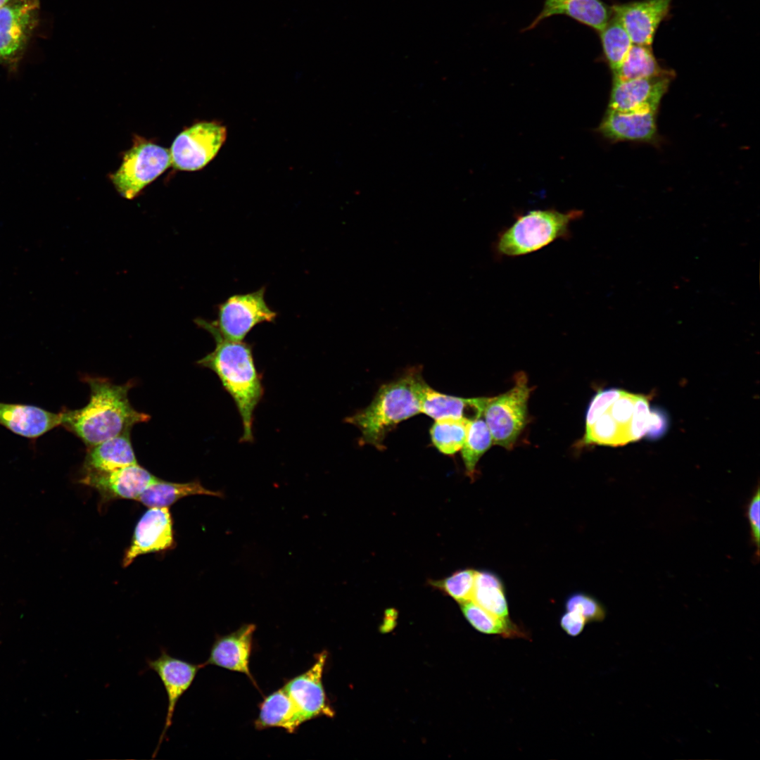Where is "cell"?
Wrapping results in <instances>:
<instances>
[{
	"label": "cell",
	"instance_id": "1",
	"mask_svg": "<svg viewBox=\"0 0 760 760\" xmlns=\"http://www.w3.org/2000/svg\"><path fill=\"white\" fill-rule=\"evenodd\" d=\"M90 388L88 403L82 408L62 411L64 428L78 437L88 448L130 431L151 417L131 405L128 392L132 383L115 384L107 378L87 376Z\"/></svg>",
	"mask_w": 760,
	"mask_h": 760
},
{
	"label": "cell",
	"instance_id": "2",
	"mask_svg": "<svg viewBox=\"0 0 760 760\" xmlns=\"http://www.w3.org/2000/svg\"><path fill=\"white\" fill-rule=\"evenodd\" d=\"M196 324L210 333L216 343L215 349L197 364L217 375L240 414L243 425L241 442L251 443L254 411L264 393L252 346L243 341H234L222 337L205 319H198Z\"/></svg>",
	"mask_w": 760,
	"mask_h": 760
},
{
	"label": "cell",
	"instance_id": "3",
	"mask_svg": "<svg viewBox=\"0 0 760 760\" xmlns=\"http://www.w3.org/2000/svg\"><path fill=\"white\" fill-rule=\"evenodd\" d=\"M424 379L412 369L400 378L383 384L369 405L346 419L361 432L362 443L384 449L388 433L398 424L420 411V391Z\"/></svg>",
	"mask_w": 760,
	"mask_h": 760
},
{
	"label": "cell",
	"instance_id": "4",
	"mask_svg": "<svg viewBox=\"0 0 760 760\" xmlns=\"http://www.w3.org/2000/svg\"><path fill=\"white\" fill-rule=\"evenodd\" d=\"M580 210L560 212L555 209L533 210L518 215L500 232L494 243L498 257H517L538 251L557 239L571 236V224L583 215Z\"/></svg>",
	"mask_w": 760,
	"mask_h": 760
},
{
	"label": "cell",
	"instance_id": "5",
	"mask_svg": "<svg viewBox=\"0 0 760 760\" xmlns=\"http://www.w3.org/2000/svg\"><path fill=\"white\" fill-rule=\"evenodd\" d=\"M531 391L526 375L521 372L515 375L509 390L487 398L483 416L493 444L507 450L513 448L526 423Z\"/></svg>",
	"mask_w": 760,
	"mask_h": 760
},
{
	"label": "cell",
	"instance_id": "6",
	"mask_svg": "<svg viewBox=\"0 0 760 760\" xmlns=\"http://www.w3.org/2000/svg\"><path fill=\"white\" fill-rule=\"evenodd\" d=\"M170 165L169 149L135 136L120 167L110 179L121 196L132 199Z\"/></svg>",
	"mask_w": 760,
	"mask_h": 760
},
{
	"label": "cell",
	"instance_id": "7",
	"mask_svg": "<svg viewBox=\"0 0 760 760\" xmlns=\"http://www.w3.org/2000/svg\"><path fill=\"white\" fill-rule=\"evenodd\" d=\"M265 288L244 294L229 297L217 306V318L208 322L222 337L234 341H242L258 324L272 322L277 312L271 309L265 299Z\"/></svg>",
	"mask_w": 760,
	"mask_h": 760
},
{
	"label": "cell",
	"instance_id": "8",
	"mask_svg": "<svg viewBox=\"0 0 760 760\" xmlns=\"http://www.w3.org/2000/svg\"><path fill=\"white\" fill-rule=\"evenodd\" d=\"M226 138V127L218 122L195 123L172 142L169 149L171 165L179 170H199L215 157Z\"/></svg>",
	"mask_w": 760,
	"mask_h": 760
},
{
	"label": "cell",
	"instance_id": "9",
	"mask_svg": "<svg viewBox=\"0 0 760 760\" xmlns=\"http://www.w3.org/2000/svg\"><path fill=\"white\" fill-rule=\"evenodd\" d=\"M39 0H13L0 8V63L10 64L24 51L38 17Z\"/></svg>",
	"mask_w": 760,
	"mask_h": 760
},
{
	"label": "cell",
	"instance_id": "10",
	"mask_svg": "<svg viewBox=\"0 0 760 760\" xmlns=\"http://www.w3.org/2000/svg\"><path fill=\"white\" fill-rule=\"evenodd\" d=\"M146 662L148 669L156 672L159 676L167 698L165 725L158 746L153 752V757H155L167 730L172 723L173 715L178 701L190 688L198 670L203 667V664H192L172 657L164 648H161L160 654L158 658L148 659Z\"/></svg>",
	"mask_w": 760,
	"mask_h": 760
},
{
	"label": "cell",
	"instance_id": "11",
	"mask_svg": "<svg viewBox=\"0 0 760 760\" xmlns=\"http://www.w3.org/2000/svg\"><path fill=\"white\" fill-rule=\"evenodd\" d=\"M674 72L654 77L613 80L608 108L619 111L659 110L661 101L674 77Z\"/></svg>",
	"mask_w": 760,
	"mask_h": 760
},
{
	"label": "cell",
	"instance_id": "12",
	"mask_svg": "<svg viewBox=\"0 0 760 760\" xmlns=\"http://www.w3.org/2000/svg\"><path fill=\"white\" fill-rule=\"evenodd\" d=\"M159 479L136 464L112 471L83 472L80 482L96 489L106 500H136L146 488Z\"/></svg>",
	"mask_w": 760,
	"mask_h": 760
},
{
	"label": "cell",
	"instance_id": "13",
	"mask_svg": "<svg viewBox=\"0 0 760 760\" xmlns=\"http://www.w3.org/2000/svg\"><path fill=\"white\" fill-rule=\"evenodd\" d=\"M174 544L169 508L150 507L137 524L131 544L124 555L122 566H129L139 555L170 550Z\"/></svg>",
	"mask_w": 760,
	"mask_h": 760
},
{
	"label": "cell",
	"instance_id": "14",
	"mask_svg": "<svg viewBox=\"0 0 760 760\" xmlns=\"http://www.w3.org/2000/svg\"><path fill=\"white\" fill-rule=\"evenodd\" d=\"M658 110L641 109L619 111L607 109L598 132L613 142L658 143L657 125Z\"/></svg>",
	"mask_w": 760,
	"mask_h": 760
},
{
	"label": "cell",
	"instance_id": "15",
	"mask_svg": "<svg viewBox=\"0 0 760 760\" xmlns=\"http://www.w3.org/2000/svg\"><path fill=\"white\" fill-rule=\"evenodd\" d=\"M326 659V652L319 654L310 669L292 678L283 687L304 722L321 716L332 717L334 715L327 702L322 681Z\"/></svg>",
	"mask_w": 760,
	"mask_h": 760
},
{
	"label": "cell",
	"instance_id": "16",
	"mask_svg": "<svg viewBox=\"0 0 760 760\" xmlns=\"http://www.w3.org/2000/svg\"><path fill=\"white\" fill-rule=\"evenodd\" d=\"M673 0H642L612 6L633 44L652 46L656 31L668 15Z\"/></svg>",
	"mask_w": 760,
	"mask_h": 760
},
{
	"label": "cell",
	"instance_id": "17",
	"mask_svg": "<svg viewBox=\"0 0 760 760\" xmlns=\"http://www.w3.org/2000/svg\"><path fill=\"white\" fill-rule=\"evenodd\" d=\"M255 625L243 624L236 631L217 636L213 642L208 660L203 664L215 665L246 674L255 684L249 669L253 635Z\"/></svg>",
	"mask_w": 760,
	"mask_h": 760
},
{
	"label": "cell",
	"instance_id": "18",
	"mask_svg": "<svg viewBox=\"0 0 760 760\" xmlns=\"http://www.w3.org/2000/svg\"><path fill=\"white\" fill-rule=\"evenodd\" d=\"M61 424V412H51L32 405L0 403V424L17 435L36 438Z\"/></svg>",
	"mask_w": 760,
	"mask_h": 760
},
{
	"label": "cell",
	"instance_id": "19",
	"mask_svg": "<svg viewBox=\"0 0 760 760\" xmlns=\"http://www.w3.org/2000/svg\"><path fill=\"white\" fill-rule=\"evenodd\" d=\"M557 15H566L599 32L611 18L612 10L602 0H545L543 9L526 30Z\"/></svg>",
	"mask_w": 760,
	"mask_h": 760
},
{
	"label": "cell",
	"instance_id": "20",
	"mask_svg": "<svg viewBox=\"0 0 760 760\" xmlns=\"http://www.w3.org/2000/svg\"><path fill=\"white\" fill-rule=\"evenodd\" d=\"M486 397L464 398L438 392L426 381L420 391V411L436 420L466 418L470 420L483 414Z\"/></svg>",
	"mask_w": 760,
	"mask_h": 760
},
{
	"label": "cell",
	"instance_id": "21",
	"mask_svg": "<svg viewBox=\"0 0 760 760\" xmlns=\"http://www.w3.org/2000/svg\"><path fill=\"white\" fill-rule=\"evenodd\" d=\"M129 433L125 432L88 448L82 471H112L138 464Z\"/></svg>",
	"mask_w": 760,
	"mask_h": 760
},
{
	"label": "cell",
	"instance_id": "22",
	"mask_svg": "<svg viewBox=\"0 0 760 760\" xmlns=\"http://www.w3.org/2000/svg\"><path fill=\"white\" fill-rule=\"evenodd\" d=\"M195 495L225 498L223 491L208 489L198 479L186 483H172L160 479L146 488L136 500L149 508L168 507L182 498Z\"/></svg>",
	"mask_w": 760,
	"mask_h": 760
},
{
	"label": "cell",
	"instance_id": "23",
	"mask_svg": "<svg viewBox=\"0 0 760 760\" xmlns=\"http://www.w3.org/2000/svg\"><path fill=\"white\" fill-rule=\"evenodd\" d=\"M304 721L284 688L274 692L260 705L255 721L257 729L280 727L293 733Z\"/></svg>",
	"mask_w": 760,
	"mask_h": 760
},
{
	"label": "cell",
	"instance_id": "24",
	"mask_svg": "<svg viewBox=\"0 0 760 760\" xmlns=\"http://www.w3.org/2000/svg\"><path fill=\"white\" fill-rule=\"evenodd\" d=\"M670 70L660 66L652 46L633 44L619 69L613 74V80L654 77Z\"/></svg>",
	"mask_w": 760,
	"mask_h": 760
},
{
	"label": "cell",
	"instance_id": "25",
	"mask_svg": "<svg viewBox=\"0 0 760 760\" xmlns=\"http://www.w3.org/2000/svg\"><path fill=\"white\" fill-rule=\"evenodd\" d=\"M471 601L490 613L507 618L508 607L500 578L489 571H476Z\"/></svg>",
	"mask_w": 760,
	"mask_h": 760
},
{
	"label": "cell",
	"instance_id": "26",
	"mask_svg": "<svg viewBox=\"0 0 760 760\" xmlns=\"http://www.w3.org/2000/svg\"><path fill=\"white\" fill-rule=\"evenodd\" d=\"M599 33L604 58L613 75L619 69L633 42L619 19L613 13Z\"/></svg>",
	"mask_w": 760,
	"mask_h": 760
},
{
	"label": "cell",
	"instance_id": "27",
	"mask_svg": "<svg viewBox=\"0 0 760 760\" xmlns=\"http://www.w3.org/2000/svg\"><path fill=\"white\" fill-rule=\"evenodd\" d=\"M470 422L466 418L436 420L430 429L434 446L447 455H452L460 450L465 441Z\"/></svg>",
	"mask_w": 760,
	"mask_h": 760
},
{
	"label": "cell",
	"instance_id": "28",
	"mask_svg": "<svg viewBox=\"0 0 760 760\" xmlns=\"http://www.w3.org/2000/svg\"><path fill=\"white\" fill-rule=\"evenodd\" d=\"M492 444L491 433L483 414L471 420L461 452L466 471L471 477L480 458Z\"/></svg>",
	"mask_w": 760,
	"mask_h": 760
},
{
	"label": "cell",
	"instance_id": "29",
	"mask_svg": "<svg viewBox=\"0 0 760 760\" xmlns=\"http://www.w3.org/2000/svg\"><path fill=\"white\" fill-rule=\"evenodd\" d=\"M461 609L469 622L482 633L506 636L518 635L517 629L506 618L490 613L471 600L461 603Z\"/></svg>",
	"mask_w": 760,
	"mask_h": 760
},
{
	"label": "cell",
	"instance_id": "30",
	"mask_svg": "<svg viewBox=\"0 0 760 760\" xmlns=\"http://www.w3.org/2000/svg\"><path fill=\"white\" fill-rule=\"evenodd\" d=\"M623 429L614 421L608 410L600 415L586 431L581 441L583 445H622L628 443Z\"/></svg>",
	"mask_w": 760,
	"mask_h": 760
},
{
	"label": "cell",
	"instance_id": "31",
	"mask_svg": "<svg viewBox=\"0 0 760 760\" xmlns=\"http://www.w3.org/2000/svg\"><path fill=\"white\" fill-rule=\"evenodd\" d=\"M476 571L466 569L459 570L451 576L430 581V585L443 591L460 603L471 600Z\"/></svg>",
	"mask_w": 760,
	"mask_h": 760
},
{
	"label": "cell",
	"instance_id": "32",
	"mask_svg": "<svg viewBox=\"0 0 760 760\" xmlns=\"http://www.w3.org/2000/svg\"><path fill=\"white\" fill-rule=\"evenodd\" d=\"M638 395L622 391L608 409L614 421L623 429L628 441L632 442L631 425Z\"/></svg>",
	"mask_w": 760,
	"mask_h": 760
},
{
	"label": "cell",
	"instance_id": "33",
	"mask_svg": "<svg viewBox=\"0 0 760 760\" xmlns=\"http://www.w3.org/2000/svg\"><path fill=\"white\" fill-rule=\"evenodd\" d=\"M567 611H576L585 619L586 621H599L604 619L605 610L602 605L594 597L584 593H575L566 602Z\"/></svg>",
	"mask_w": 760,
	"mask_h": 760
},
{
	"label": "cell",
	"instance_id": "34",
	"mask_svg": "<svg viewBox=\"0 0 760 760\" xmlns=\"http://www.w3.org/2000/svg\"><path fill=\"white\" fill-rule=\"evenodd\" d=\"M623 390L609 388L599 391L593 398L585 419V430H588L596 419L604 413L612 403L621 395Z\"/></svg>",
	"mask_w": 760,
	"mask_h": 760
},
{
	"label": "cell",
	"instance_id": "35",
	"mask_svg": "<svg viewBox=\"0 0 760 760\" xmlns=\"http://www.w3.org/2000/svg\"><path fill=\"white\" fill-rule=\"evenodd\" d=\"M747 517L749 524L750 534L756 547L754 558L759 559L760 542V493L759 488L752 496L747 507Z\"/></svg>",
	"mask_w": 760,
	"mask_h": 760
},
{
	"label": "cell",
	"instance_id": "36",
	"mask_svg": "<svg viewBox=\"0 0 760 760\" xmlns=\"http://www.w3.org/2000/svg\"><path fill=\"white\" fill-rule=\"evenodd\" d=\"M586 622L585 619L579 612L567 611L562 616L560 625L567 634L576 636L581 633Z\"/></svg>",
	"mask_w": 760,
	"mask_h": 760
},
{
	"label": "cell",
	"instance_id": "37",
	"mask_svg": "<svg viewBox=\"0 0 760 760\" xmlns=\"http://www.w3.org/2000/svg\"><path fill=\"white\" fill-rule=\"evenodd\" d=\"M666 428V420L664 414L659 410L650 411L648 429L646 433L652 438L661 435Z\"/></svg>",
	"mask_w": 760,
	"mask_h": 760
},
{
	"label": "cell",
	"instance_id": "38",
	"mask_svg": "<svg viewBox=\"0 0 760 760\" xmlns=\"http://www.w3.org/2000/svg\"><path fill=\"white\" fill-rule=\"evenodd\" d=\"M13 0H0V8L5 6Z\"/></svg>",
	"mask_w": 760,
	"mask_h": 760
}]
</instances>
